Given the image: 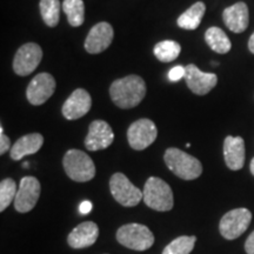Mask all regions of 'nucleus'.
Masks as SVG:
<instances>
[{
    "label": "nucleus",
    "instance_id": "f257e3e1",
    "mask_svg": "<svg viewBox=\"0 0 254 254\" xmlns=\"http://www.w3.org/2000/svg\"><path fill=\"white\" fill-rule=\"evenodd\" d=\"M110 95L113 103L120 109H133L144 100L146 84L144 79L139 75H127L112 82L110 87Z\"/></svg>",
    "mask_w": 254,
    "mask_h": 254
},
{
    "label": "nucleus",
    "instance_id": "f03ea898",
    "mask_svg": "<svg viewBox=\"0 0 254 254\" xmlns=\"http://www.w3.org/2000/svg\"><path fill=\"white\" fill-rule=\"evenodd\" d=\"M165 164L172 173L184 180H194L202 173V165L198 159L179 148L171 147L164 155Z\"/></svg>",
    "mask_w": 254,
    "mask_h": 254
},
{
    "label": "nucleus",
    "instance_id": "7ed1b4c3",
    "mask_svg": "<svg viewBox=\"0 0 254 254\" xmlns=\"http://www.w3.org/2000/svg\"><path fill=\"white\" fill-rule=\"evenodd\" d=\"M144 201L146 206L158 212H167L173 208V192L170 185L157 177L148 178L144 186Z\"/></svg>",
    "mask_w": 254,
    "mask_h": 254
},
{
    "label": "nucleus",
    "instance_id": "20e7f679",
    "mask_svg": "<svg viewBox=\"0 0 254 254\" xmlns=\"http://www.w3.org/2000/svg\"><path fill=\"white\" fill-rule=\"evenodd\" d=\"M64 170L69 179L77 183H86L95 176V166L88 154L80 150H69L63 159Z\"/></svg>",
    "mask_w": 254,
    "mask_h": 254
},
{
    "label": "nucleus",
    "instance_id": "39448f33",
    "mask_svg": "<svg viewBox=\"0 0 254 254\" xmlns=\"http://www.w3.org/2000/svg\"><path fill=\"white\" fill-rule=\"evenodd\" d=\"M120 245L133 251H146L154 244V236L150 228L141 224H126L117 231Z\"/></svg>",
    "mask_w": 254,
    "mask_h": 254
},
{
    "label": "nucleus",
    "instance_id": "423d86ee",
    "mask_svg": "<svg viewBox=\"0 0 254 254\" xmlns=\"http://www.w3.org/2000/svg\"><path fill=\"white\" fill-rule=\"evenodd\" d=\"M110 190L113 198L125 207H134L144 199V194L123 173H114L110 180Z\"/></svg>",
    "mask_w": 254,
    "mask_h": 254
},
{
    "label": "nucleus",
    "instance_id": "0eeeda50",
    "mask_svg": "<svg viewBox=\"0 0 254 254\" xmlns=\"http://www.w3.org/2000/svg\"><path fill=\"white\" fill-rule=\"evenodd\" d=\"M252 221V213L247 208H236L221 218L219 231L225 239L234 240L245 233Z\"/></svg>",
    "mask_w": 254,
    "mask_h": 254
},
{
    "label": "nucleus",
    "instance_id": "6e6552de",
    "mask_svg": "<svg viewBox=\"0 0 254 254\" xmlns=\"http://www.w3.org/2000/svg\"><path fill=\"white\" fill-rule=\"evenodd\" d=\"M158 129L150 119H139L131 124L127 129V140L133 150L142 151L153 144L157 139Z\"/></svg>",
    "mask_w": 254,
    "mask_h": 254
},
{
    "label": "nucleus",
    "instance_id": "1a4fd4ad",
    "mask_svg": "<svg viewBox=\"0 0 254 254\" xmlns=\"http://www.w3.org/2000/svg\"><path fill=\"white\" fill-rule=\"evenodd\" d=\"M43 59V50L36 43L24 44L15 53L13 71L20 77H26L36 71Z\"/></svg>",
    "mask_w": 254,
    "mask_h": 254
},
{
    "label": "nucleus",
    "instance_id": "9d476101",
    "mask_svg": "<svg viewBox=\"0 0 254 254\" xmlns=\"http://www.w3.org/2000/svg\"><path fill=\"white\" fill-rule=\"evenodd\" d=\"M41 192L40 183L34 177H24L18 187L17 196L14 199V208L19 213H27L32 211L39 200Z\"/></svg>",
    "mask_w": 254,
    "mask_h": 254
},
{
    "label": "nucleus",
    "instance_id": "9b49d317",
    "mask_svg": "<svg viewBox=\"0 0 254 254\" xmlns=\"http://www.w3.org/2000/svg\"><path fill=\"white\" fill-rule=\"evenodd\" d=\"M56 79L50 73H39L27 86L26 97L34 106L45 104L56 91Z\"/></svg>",
    "mask_w": 254,
    "mask_h": 254
},
{
    "label": "nucleus",
    "instance_id": "f8f14e48",
    "mask_svg": "<svg viewBox=\"0 0 254 254\" xmlns=\"http://www.w3.org/2000/svg\"><path fill=\"white\" fill-rule=\"evenodd\" d=\"M113 140L112 127L104 120H94L88 127V133L85 138V147L93 152L105 150L112 145Z\"/></svg>",
    "mask_w": 254,
    "mask_h": 254
},
{
    "label": "nucleus",
    "instance_id": "ddd939ff",
    "mask_svg": "<svg viewBox=\"0 0 254 254\" xmlns=\"http://www.w3.org/2000/svg\"><path fill=\"white\" fill-rule=\"evenodd\" d=\"M185 79L187 86L196 95H205L217 86L218 77L214 73L200 71L193 64L185 67Z\"/></svg>",
    "mask_w": 254,
    "mask_h": 254
},
{
    "label": "nucleus",
    "instance_id": "4468645a",
    "mask_svg": "<svg viewBox=\"0 0 254 254\" xmlns=\"http://www.w3.org/2000/svg\"><path fill=\"white\" fill-rule=\"evenodd\" d=\"M114 37L113 27L109 23H99L94 25L88 32L85 40V50L91 55H98L109 49Z\"/></svg>",
    "mask_w": 254,
    "mask_h": 254
},
{
    "label": "nucleus",
    "instance_id": "2eb2a0df",
    "mask_svg": "<svg viewBox=\"0 0 254 254\" xmlns=\"http://www.w3.org/2000/svg\"><path fill=\"white\" fill-rule=\"evenodd\" d=\"M91 95L84 88H78L67 98L62 107V113L67 120H77L90 112Z\"/></svg>",
    "mask_w": 254,
    "mask_h": 254
},
{
    "label": "nucleus",
    "instance_id": "dca6fc26",
    "mask_svg": "<svg viewBox=\"0 0 254 254\" xmlns=\"http://www.w3.org/2000/svg\"><path fill=\"white\" fill-rule=\"evenodd\" d=\"M99 237V227L93 221H84L73 230L67 237V243L72 249H86L93 245Z\"/></svg>",
    "mask_w": 254,
    "mask_h": 254
},
{
    "label": "nucleus",
    "instance_id": "f3484780",
    "mask_svg": "<svg viewBox=\"0 0 254 254\" xmlns=\"http://www.w3.org/2000/svg\"><path fill=\"white\" fill-rule=\"evenodd\" d=\"M245 141L241 136H226L224 141V158L226 166L232 171H239L245 165Z\"/></svg>",
    "mask_w": 254,
    "mask_h": 254
},
{
    "label": "nucleus",
    "instance_id": "a211bd4d",
    "mask_svg": "<svg viewBox=\"0 0 254 254\" xmlns=\"http://www.w3.org/2000/svg\"><path fill=\"white\" fill-rule=\"evenodd\" d=\"M222 20L228 30L234 33H243L250 24V12L245 2L240 1L225 8L222 12Z\"/></svg>",
    "mask_w": 254,
    "mask_h": 254
},
{
    "label": "nucleus",
    "instance_id": "6ab92c4d",
    "mask_svg": "<svg viewBox=\"0 0 254 254\" xmlns=\"http://www.w3.org/2000/svg\"><path fill=\"white\" fill-rule=\"evenodd\" d=\"M44 136L40 133H31L19 138L12 146L9 154L13 160H21L26 155L37 153L43 147Z\"/></svg>",
    "mask_w": 254,
    "mask_h": 254
},
{
    "label": "nucleus",
    "instance_id": "aec40b11",
    "mask_svg": "<svg viewBox=\"0 0 254 254\" xmlns=\"http://www.w3.org/2000/svg\"><path fill=\"white\" fill-rule=\"evenodd\" d=\"M206 12V5L202 1H198L195 4H193L187 11L178 18L177 24L180 28L184 30L193 31L196 30L201 24L202 18Z\"/></svg>",
    "mask_w": 254,
    "mask_h": 254
},
{
    "label": "nucleus",
    "instance_id": "412c9836",
    "mask_svg": "<svg viewBox=\"0 0 254 254\" xmlns=\"http://www.w3.org/2000/svg\"><path fill=\"white\" fill-rule=\"evenodd\" d=\"M205 41L209 49L220 55H226L232 49V43L227 34L219 27H209L205 33Z\"/></svg>",
    "mask_w": 254,
    "mask_h": 254
},
{
    "label": "nucleus",
    "instance_id": "4be33fe9",
    "mask_svg": "<svg viewBox=\"0 0 254 254\" xmlns=\"http://www.w3.org/2000/svg\"><path fill=\"white\" fill-rule=\"evenodd\" d=\"M63 9L71 26L78 27L84 24L85 4L82 0H64Z\"/></svg>",
    "mask_w": 254,
    "mask_h": 254
},
{
    "label": "nucleus",
    "instance_id": "5701e85b",
    "mask_svg": "<svg viewBox=\"0 0 254 254\" xmlns=\"http://www.w3.org/2000/svg\"><path fill=\"white\" fill-rule=\"evenodd\" d=\"M153 52L159 62L171 63L179 57L182 52V46L174 40H164L154 46Z\"/></svg>",
    "mask_w": 254,
    "mask_h": 254
},
{
    "label": "nucleus",
    "instance_id": "b1692460",
    "mask_svg": "<svg viewBox=\"0 0 254 254\" xmlns=\"http://www.w3.org/2000/svg\"><path fill=\"white\" fill-rule=\"evenodd\" d=\"M39 7L44 23L50 27H56L59 23L62 9L59 0H40Z\"/></svg>",
    "mask_w": 254,
    "mask_h": 254
},
{
    "label": "nucleus",
    "instance_id": "393cba45",
    "mask_svg": "<svg viewBox=\"0 0 254 254\" xmlns=\"http://www.w3.org/2000/svg\"><path fill=\"white\" fill-rule=\"evenodd\" d=\"M195 241L194 236L179 237L165 247L163 254H190L194 249Z\"/></svg>",
    "mask_w": 254,
    "mask_h": 254
},
{
    "label": "nucleus",
    "instance_id": "a878e982",
    "mask_svg": "<svg viewBox=\"0 0 254 254\" xmlns=\"http://www.w3.org/2000/svg\"><path fill=\"white\" fill-rule=\"evenodd\" d=\"M17 185L11 178H6L0 183V212H4L17 196Z\"/></svg>",
    "mask_w": 254,
    "mask_h": 254
},
{
    "label": "nucleus",
    "instance_id": "bb28decb",
    "mask_svg": "<svg viewBox=\"0 0 254 254\" xmlns=\"http://www.w3.org/2000/svg\"><path fill=\"white\" fill-rule=\"evenodd\" d=\"M11 140L4 133V127L0 125V154L4 155L8 150L11 151Z\"/></svg>",
    "mask_w": 254,
    "mask_h": 254
},
{
    "label": "nucleus",
    "instance_id": "cd10ccee",
    "mask_svg": "<svg viewBox=\"0 0 254 254\" xmlns=\"http://www.w3.org/2000/svg\"><path fill=\"white\" fill-rule=\"evenodd\" d=\"M184 77H185V67H183V66H176L168 72V79L171 81H178Z\"/></svg>",
    "mask_w": 254,
    "mask_h": 254
},
{
    "label": "nucleus",
    "instance_id": "c85d7f7f",
    "mask_svg": "<svg viewBox=\"0 0 254 254\" xmlns=\"http://www.w3.org/2000/svg\"><path fill=\"white\" fill-rule=\"evenodd\" d=\"M245 251L247 254H254V231L247 238L245 243Z\"/></svg>",
    "mask_w": 254,
    "mask_h": 254
},
{
    "label": "nucleus",
    "instance_id": "c756f323",
    "mask_svg": "<svg viewBox=\"0 0 254 254\" xmlns=\"http://www.w3.org/2000/svg\"><path fill=\"white\" fill-rule=\"evenodd\" d=\"M79 211H80L81 214H88L92 211V202L88 201V200L82 201L79 206Z\"/></svg>",
    "mask_w": 254,
    "mask_h": 254
},
{
    "label": "nucleus",
    "instance_id": "7c9ffc66",
    "mask_svg": "<svg viewBox=\"0 0 254 254\" xmlns=\"http://www.w3.org/2000/svg\"><path fill=\"white\" fill-rule=\"evenodd\" d=\"M249 50H250L251 53H253V55H254V32H253V34L251 36L250 40H249Z\"/></svg>",
    "mask_w": 254,
    "mask_h": 254
},
{
    "label": "nucleus",
    "instance_id": "2f4dec72",
    "mask_svg": "<svg viewBox=\"0 0 254 254\" xmlns=\"http://www.w3.org/2000/svg\"><path fill=\"white\" fill-rule=\"evenodd\" d=\"M250 170H251V173L254 176V158L251 160V164H250Z\"/></svg>",
    "mask_w": 254,
    "mask_h": 254
}]
</instances>
